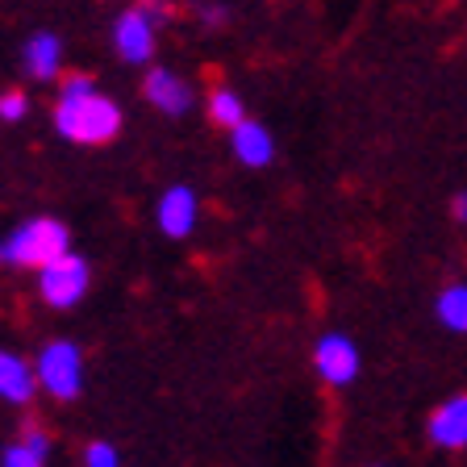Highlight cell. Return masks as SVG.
<instances>
[{"label":"cell","instance_id":"cell-10","mask_svg":"<svg viewBox=\"0 0 467 467\" xmlns=\"http://www.w3.org/2000/svg\"><path fill=\"white\" fill-rule=\"evenodd\" d=\"M21 67H26L29 79H38V84L58 79V71H63V38L50 34V29L29 34L26 47H21Z\"/></svg>","mask_w":467,"mask_h":467},{"label":"cell","instance_id":"cell-12","mask_svg":"<svg viewBox=\"0 0 467 467\" xmlns=\"http://www.w3.org/2000/svg\"><path fill=\"white\" fill-rule=\"evenodd\" d=\"M38 389H42L38 371L29 368L17 350L0 347V400H9V405H29Z\"/></svg>","mask_w":467,"mask_h":467},{"label":"cell","instance_id":"cell-2","mask_svg":"<svg viewBox=\"0 0 467 467\" xmlns=\"http://www.w3.org/2000/svg\"><path fill=\"white\" fill-rule=\"evenodd\" d=\"M67 251H71V234L58 217H29L13 234L0 238V263L5 267H26V272H38V267L55 263Z\"/></svg>","mask_w":467,"mask_h":467},{"label":"cell","instance_id":"cell-7","mask_svg":"<svg viewBox=\"0 0 467 467\" xmlns=\"http://www.w3.org/2000/svg\"><path fill=\"white\" fill-rule=\"evenodd\" d=\"M196 222H201V201H196V192L188 184H171L163 188V196H159L155 204V225L167 234V238H175V243H184L188 234L196 230Z\"/></svg>","mask_w":467,"mask_h":467},{"label":"cell","instance_id":"cell-5","mask_svg":"<svg viewBox=\"0 0 467 467\" xmlns=\"http://www.w3.org/2000/svg\"><path fill=\"white\" fill-rule=\"evenodd\" d=\"M88 284H92V267L79 254H58L55 263L38 267V296L50 309H76L88 296Z\"/></svg>","mask_w":467,"mask_h":467},{"label":"cell","instance_id":"cell-16","mask_svg":"<svg viewBox=\"0 0 467 467\" xmlns=\"http://www.w3.org/2000/svg\"><path fill=\"white\" fill-rule=\"evenodd\" d=\"M29 113V97L26 92H21V88H5V92H0V121H21V117Z\"/></svg>","mask_w":467,"mask_h":467},{"label":"cell","instance_id":"cell-1","mask_svg":"<svg viewBox=\"0 0 467 467\" xmlns=\"http://www.w3.org/2000/svg\"><path fill=\"white\" fill-rule=\"evenodd\" d=\"M55 130L76 146H109L121 134V105L92 84V76H63L55 100Z\"/></svg>","mask_w":467,"mask_h":467},{"label":"cell","instance_id":"cell-17","mask_svg":"<svg viewBox=\"0 0 467 467\" xmlns=\"http://www.w3.org/2000/svg\"><path fill=\"white\" fill-rule=\"evenodd\" d=\"M84 467H121V455H117L113 442L97 438V442H88V451H84Z\"/></svg>","mask_w":467,"mask_h":467},{"label":"cell","instance_id":"cell-14","mask_svg":"<svg viewBox=\"0 0 467 467\" xmlns=\"http://www.w3.org/2000/svg\"><path fill=\"white\" fill-rule=\"evenodd\" d=\"M204 105H209V121H213V126H222V130H234L238 121H246V100L238 97L230 84H217L213 92H209V100H204Z\"/></svg>","mask_w":467,"mask_h":467},{"label":"cell","instance_id":"cell-13","mask_svg":"<svg viewBox=\"0 0 467 467\" xmlns=\"http://www.w3.org/2000/svg\"><path fill=\"white\" fill-rule=\"evenodd\" d=\"M434 317H438V326H442V330H451V334H467V280L447 284V288L438 292Z\"/></svg>","mask_w":467,"mask_h":467},{"label":"cell","instance_id":"cell-11","mask_svg":"<svg viewBox=\"0 0 467 467\" xmlns=\"http://www.w3.org/2000/svg\"><path fill=\"white\" fill-rule=\"evenodd\" d=\"M230 155L238 159L243 167H267L275 159V138L272 130L263 126V121H238V126L230 130Z\"/></svg>","mask_w":467,"mask_h":467},{"label":"cell","instance_id":"cell-8","mask_svg":"<svg viewBox=\"0 0 467 467\" xmlns=\"http://www.w3.org/2000/svg\"><path fill=\"white\" fill-rule=\"evenodd\" d=\"M142 97H146V105L159 109V113L184 117L188 109H192L196 92H192V84H188L180 71H171V67H150V71H146V79H142Z\"/></svg>","mask_w":467,"mask_h":467},{"label":"cell","instance_id":"cell-4","mask_svg":"<svg viewBox=\"0 0 467 467\" xmlns=\"http://www.w3.org/2000/svg\"><path fill=\"white\" fill-rule=\"evenodd\" d=\"M34 371H38V384L50 400L58 405H71V400L84 392V350L71 338H55L38 350L34 359Z\"/></svg>","mask_w":467,"mask_h":467},{"label":"cell","instance_id":"cell-15","mask_svg":"<svg viewBox=\"0 0 467 467\" xmlns=\"http://www.w3.org/2000/svg\"><path fill=\"white\" fill-rule=\"evenodd\" d=\"M50 455H42V451H34L21 438V442H13V447H5V455H0V467H47Z\"/></svg>","mask_w":467,"mask_h":467},{"label":"cell","instance_id":"cell-3","mask_svg":"<svg viewBox=\"0 0 467 467\" xmlns=\"http://www.w3.org/2000/svg\"><path fill=\"white\" fill-rule=\"evenodd\" d=\"M167 21V5H155V0H142L134 9H126L113 21V50L121 63L130 67H146L155 58L159 47V26Z\"/></svg>","mask_w":467,"mask_h":467},{"label":"cell","instance_id":"cell-19","mask_svg":"<svg viewBox=\"0 0 467 467\" xmlns=\"http://www.w3.org/2000/svg\"><path fill=\"white\" fill-rule=\"evenodd\" d=\"M21 438H26L34 451H42V455H50V438H47V430H38V426H26L21 430Z\"/></svg>","mask_w":467,"mask_h":467},{"label":"cell","instance_id":"cell-18","mask_svg":"<svg viewBox=\"0 0 467 467\" xmlns=\"http://www.w3.org/2000/svg\"><path fill=\"white\" fill-rule=\"evenodd\" d=\"M225 21H230V9H222V5H204V9H201V26L222 29Z\"/></svg>","mask_w":467,"mask_h":467},{"label":"cell","instance_id":"cell-6","mask_svg":"<svg viewBox=\"0 0 467 467\" xmlns=\"http://www.w3.org/2000/svg\"><path fill=\"white\" fill-rule=\"evenodd\" d=\"M359 347L347 334H321L317 347H313V368L330 389H347L350 379L359 376Z\"/></svg>","mask_w":467,"mask_h":467},{"label":"cell","instance_id":"cell-20","mask_svg":"<svg viewBox=\"0 0 467 467\" xmlns=\"http://www.w3.org/2000/svg\"><path fill=\"white\" fill-rule=\"evenodd\" d=\"M451 217H455L459 225H467V188H463V192L451 196Z\"/></svg>","mask_w":467,"mask_h":467},{"label":"cell","instance_id":"cell-9","mask_svg":"<svg viewBox=\"0 0 467 467\" xmlns=\"http://www.w3.org/2000/svg\"><path fill=\"white\" fill-rule=\"evenodd\" d=\"M426 434L434 447L442 451H463L467 447V392H455L430 413Z\"/></svg>","mask_w":467,"mask_h":467}]
</instances>
